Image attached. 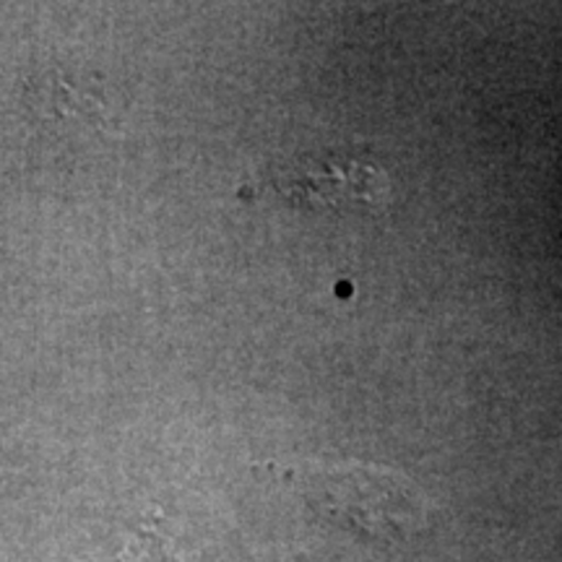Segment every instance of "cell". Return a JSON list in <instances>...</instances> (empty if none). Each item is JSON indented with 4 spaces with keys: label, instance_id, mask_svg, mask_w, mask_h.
Here are the masks:
<instances>
[{
    "label": "cell",
    "instance_id": "2",
    "mask_svg": "<svg viewBox=\"0 0 562 562\" xmlns=\"http://www.w3.org/2000/svg\"><path fill=\"white\" fill-rule=\"evenodd\" d=\"M271 186L297 209L339 214H381L391 203V180L360 151H318L279 161Z\"/></svg>",
    "mask_w": 562,
    "mask_h": 562
},
{
    "label": "cell",
    "instance_id": "1",
    "mask_svg": "<svg viewBox=\"0 0 562 562\" xmlns=\"http://www.w3.org/2000/svg\"><path fill=\"white\" fill-rule=\"evenodd\" d=\"M294 482L300 495H305L307 505L321 516L383 542L409 537L417 518L409 480L389 469L362 463L300 469Z\"/></svg>",
    "mask_w": 562,
    "mask_h": 562
}]
</instances>
